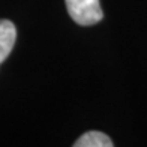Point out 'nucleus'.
<instances>
[{"label":"nucleus","instance_id":"2","mask_svg":"<svg viewBox=\"0 0 147 147\" xmlns=\"http://www.w3.org/2000/svg\"><path fill=\"white\" fill-rule=\"evenodd\" d=\"M17 39V29L9 20H0V65L11 54Z\"/></svg>","mask_w":147,"mask_h":147},{"label":"nucleus","instance_id":"3","mask_svg":"<svg viewBox=\"0 0 147 147\" xmlns=\"http://www.w3.org/2000/svg\"><path fill=\"white\" fill-rule=\"evenodd\" d=\"M75 147H113L114 143L111 141V138L104 132L99 131H89L83 134L75 143Z\"/></svg>","mask_w":147,"mask_h":147},{"label":"nucleus","instance_id":"1","mask_svg":"<svg viewBox=\"0 0 147 147\" xmlns=\"http://www.w3.org/2000/svg\"><path fill=\"white\" fill-rule=\"evenodd\" d=\"M71 18L80 26H92L104 18L99 0H65Z\"/></svg>","mask_w":147,"mask_h":147}]
</instances>
